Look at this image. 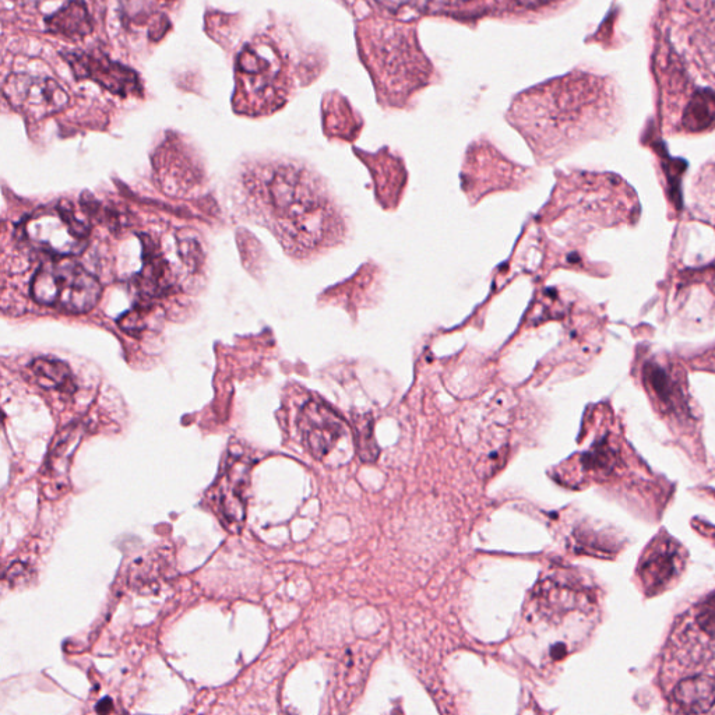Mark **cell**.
I'll use <instances>...</instances> for the list:
<instances>
[{
  "instance_id": "6da1fadb",
  "label": "cell",
  "mask_w": 715,
  "mask_h": 715,
  "mask_svg": "<svg viewBox=\"0 0 715 715\" xmlns=\"http://www.w3.org/2000/svg\"><path fill=\"white\" fill-rule=\"evenodd\" d=\"M270 202L288 235L306 249L330 241L340 221L319 186L302 172L281 169L269 183Z\"/></svg>"
},
{
  "instance_id": "7a4b0ae2",
  "label": "cell",
  "mask_w": 715,
  "mask_h": 715,
  "mask_svg": "<svg viewBox=\"0 0 715 715\" xmlns=\"http://www.w3.org/2000/svg\"><path fill=\"white\" fill-rule=\"evenodd\" d=\"M101 284L70 256H51L41 264L31 284L37 304L69 313L90 312L101 298Z\"/></svg>"
},
{
  "instance_id": "3957f363",
  "label": "cell",
  "mask_w": 715,
  "mask_h": 715,
  "mask_svg": "<svg viewBox=\"0 0 715 715\" xmlns=\"http://www.w3.org/2000/svg\"><path fill=\"white\" fill-rule=\"evenodd\" d=\"M23 235L35 249L51 256H75L86 249L90 223L69 202L40 210L23 224Z\"/></svg>"
},
{
  "instance_id": "277c9868",
  "label": "cell",
  "mask_w": 715,
  "mask_h": 715,
  "mask_svg": "<svg viewBox=\"0 0 715 715\" xmlns=\"http://www.w3.org/2000/svg\"><path fill=\"white\" fill-rule=\"evenodd\" d=\"M3 95L14 109L33 119L47 118L68 107L69 94L51 77L10 75Z\"/></svg>"
},
{
  "instance_id": "5b68a950",
  "label": "cell",
  "mask_w": 715,
  "mask_h": 715,
  "mask_svg": "<svg viewBox=\"0 0 715 715\" xmlns=\"http://www.w3.org/2000/svg\"><path fill=\"white\" fill-rule=\"evenodd\" d=\"M252 461L239 453H231L223 474L214 488L213 499L225 526L232 533L241 530L246 517V493L249 488Z\"/></svg>"
},
{
  "instance_id": "8992f818",
  "label": "cell",
  "mask_w": 715,
  "mask_h": 715,
  "mask_svg": "<svg viewBox=\"0 0 715 715\" xmlns=\"http://www.w3.org/2000/svg\"><path fill=\"white\" fill-rule=\"evenodd\" d=\"M72 66L77 79H90L108 91L121 97L139 93L140 81L136 73L126 66L109 61L105 56H95L86 52H68L63 55Z\"/></svg>"
},
{
  "instance_id": "52a82bcc",
  "label": "cell",
  "mask_w": 715,
  "mask_h": 715,
  "mask_svg": "<svg viewBox=\"0 0 715 715\" xmlns=\"http://www.w3.org/2000/svg\"><path fill=\"white\" fill-rule=\"evenodd\" d=\"M298 424L305 446L318 460L329 454L344 433L341 418L319 401H309L304 405Z\"/></svg>"
},
{
  "instance_id": "ba28073f",
  "label": "cell",
  "mask_w": 715,
  "mask_h": 715,
  "mask_svg": "<svg viewBox=\"0 0 715 715\" xmlns=\"http://www.w3.org/2000/svg\"><path fill=\"white\" fill-rule=\"evenodd\" d=\"M682 549L671 538H658L641 559L639 576L647 593H660L681 573Z\"/></svg>"
},
{
  "instance_id": "9c48e42d",
  "label": "cell",
  "mask_w": 715,
  "mask_h": 715,
  "mask_svg": "<svg viewBox=\"0 0 715 715\" xmlns=\"http://www.w3.org/2000/svg\"><path fill=\"white\" fill-rule=\"evenodd\" d=\"M672 700L683 713H707L715 706V678L695 675L683 679L672 690Z\"/></svg>"
},
{
  "instance_id": "30bf717a",
  "label": "cell",
  "mask_w": 715,
  "mask_h": 715,
  "mask_svg": "<svg viewBox=\"0 0 715 715\" xmlns=\"http://www.w3.org/2000/svg\"><path fill=\"white\" fill-rule=\"evenodd\" d=\"M143 245L144 264L135 280L137 290L144 298L161 297V295L167 294L172 285L167 262L147 246L149 243L146 245V242L143 241Z\"/></svg>"
},
{
  "instance_id": "8fae6325",
  "label": "cell",
  "mask_w": 715,
  "mask_h": 715,
  "mask_svg": "<svg viewBox=\"0 0 715 715\" xmlns=\"http://www.w3.org/2000/svg\"><path fill=\"white\" fill-rule=\"evenodd\" d=\"M48 31L69 38L87 37L93 31L90 14L81 0H72L47 19Z\"/></svg>"
},
{
  "instance_id": "7c38bea8",
  "label": "cell",
  "mask_w": 715,
  "mask_h": 715,
  "mask_svg": "<svg viewBox=\"0 0 715 715\" xmlns=\"http://www.w3.org/2000/svg\"><path fill=\"white\" fill-rule=\"evenodd\" d=\"M34 378L42 387L61 390L65 393L75 392L72 372L63 361L52 358H38L31 364Z\"/></svg>"
},
{
  "instance_id": "4fadbf2b",
  "label": "cell",
  "mask_w": 715,
  "mask_h": 715,
  "mask_svg": "<svg viewBox=\"0 0 715 715\" xmlns=\"http://www.w3.org/2000/svg\"><path fill=\"white\" fill-rule=\"evenodd\" d=\"M239 70L245 76L253 77L250 83L257 88L267 86L271 79L276 77L278 68L274 66L273 58H264L257 48H246L239 58Z\"/></svg>"
},
{
  "instance_id": "5bb4252c",
  "label": "cell",
  "mask_w": 715,
  "mask_h": 715,
  "mask_svg": "<svg viewBox=\"0 0 715 715\" xmlns=\"http://www.w3.org/2000/svg\"><path fill=\"white\" fill-rule=\"evenodd\" d=\"M715 123V93L702 91L692 98L686 108L683 125L689 130H702Z\"/></svg>"
},
{
  "instance_id": "9a60e30c",
  "label": "cell",
  "mask_w": 715,
  "mask_h": 715,
  "mask_svg": "<svg viewBox=\"0 0 715 715\" xmlns=\"http://www.w3.org/2000/svg\"><path fill=\"white\" fill-rule=\"evenodd\" d=\"M619 456L615 446L608 442L598 443L587 454H584L583 464L586 470L597 471V473L609 474L614 470Z\"/></svg>"
},
{
  "instance_id": "2e32d148",
  "label": "cell",
  "mask_w": 715,
  "mask_h": 715,
  "mask_svg": "<svg viewBox=\"0 0 715 715\" xmlns=\"http://www.w3.org/2000/svg\"><path fill=\"white\" fill-rule=\"evenodd\" d=\"M648 382L653 387L654 393L660 398L661 403L672 405L675 403V390L672 387V382L669 380L667 373L662 371L657 366H647Z\"/></svg>"
},
{
  "instance_id": "e0dca14e",
  "label": "cell",
  "mask_w": 715,
  "mask_h": 715,
  "mask_svg": "<svg viewBox=\"0 0 715 715\" xmlns=\"http://www.w3.org/2000/svg\"><path fill=\"white\" fill-rule=\"evenodd\" d=\"M696 623L706 636L715 639V591L697 608Z\"/></svg>"
},
{
  "instance_id": "ac0fdd59",
  "label": "cell",
  "mask_w": 715,
  "mask_h": 715,
  "mask_svg": "<svg viewBox=\"0 0 715 715\" xmlns=\"http://www.w3.org/2000/svg\"><path fill=\"white\" fill-rule=\"evenodd\" d=\"M358 450L362 460L373 461L378 457V446L373 439L372 426L365 425L358 428Z\"/></svg>"
},
{
  "instance_id": "d6986e66",
  "label": "cell",
  "mask_w": 715,
  "mask_h": 715,
  "mask_svg": "<svg viewBox=\"0 0 715 715\" xmlns=\"http://www.w3.org/2000/svg\"><path fill=\"white\" fill-rule=\"evenodd\" d=\"M380 6L385 7L387 10H392V12H397L401 7L407 6L412 0H376Z\"/></svg>"
},
{
  "instance_id": "ffe728a7",
  "label": "cell",
  "mask_w": 715,
  "mask_h": 715,
  "mask_svg": "<svg viewBox=\"0 0 715 715\" xmlns=\"http://www.w3.org/2000/svg\"><path fill=\"white\" fill-rule=\"evenodd\" d=\"M112 710H114V703H112L109 697H105V699L101 700V702L97 704V707H95V711H97L98 714H108L111 713Z\"/></svg>"
},
{
  "instance_id": "44dd1931",
  "label": "cell",
  "mask_w": 715,
  "mask_h": 715,
  "mask_svg": "<svg viewBox=\"0 0 715 715\" xmlns=\"http://www.w3.org/2000/svg\"><path fill=\"white\" fill-rule=\"evenodd\" d=\"M516 2L527 7H537L547 5V3L551 2V0H516Z\"/></svg>"
},
{
  "instance_id": "7402d4cb",
  "label": "cell",
  "mask_w": 715,
  "mask_h": 715,
  "mask_svg": "<svg viewBox=\"0 0 715 715\" xmlns=\"http://www.w3.org/2000/svg\"><path fill=\"white\" fill-rule=\"evenodd\" d=\"M33 2H42V0H33Z\"/></svg>"
}]
</instances>
